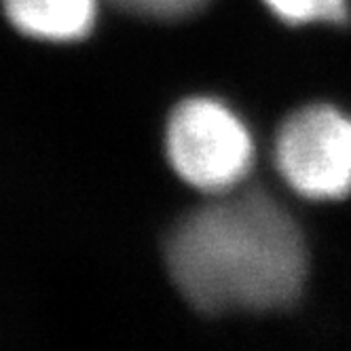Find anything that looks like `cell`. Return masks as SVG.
Here are the masks:
<instances>
[{
	"mask_svg": "<svg viewBox=\"0 0 351 351\" xmlns=\"http://www.w3.org/2000/svg\"><path fill=\"white\" fill-rule=\"evenodd\" d=\"M165 261L176 288L206 313L288 307L307 278L303 233L261 191L218 199L182 218Z\"/></svg>",
	"mask_w": 351,
	"mask_h": 351,
	"instance_id": "cell-1",
	"label": "cell"
},
{
	"mask_svg": "<svg viewBox=\"0 0 351 351\" xmlns=\"http://www.w3.org/2000/svg\"><path fill=\"white\" fill-rule=\"evenodd\" d=\"M3 9L21 34L47 43H74L93 30L97 0H3Z\"/></svg>",
	"mask_w": 351,
	"mask_h": 351,
	"instance_id": "cell-4",
	"label": "cell"
},
{
	"mask_svg": "<svg viewBox=\"0 0 351 351\" xmlns=\"http://www.w3.org/2000/svg\"><path fill=\"white\" fill-rule=\"evenodd\" d=\"M165 146L176 173L204 193L235 189L254 161V142L243 121L212 97H189L173 108Z\"/></svg>",
	"mask_w": 351,
	"mask_h": 351,
	"instance_id": "cell-2",
	"label": "cell"
},
{
	"mask_svg": "<svg viewBox=\"0 0 351 351\" xmlns=\"http://www.w3.org/2000/svg\"><path fill=\"white\" fill-rule=\"evenodd\" d=\"M123 11L153 17V19H180L202 9L208 0H110Z\"/></svg>",
	"mask_w": 351,
	"mask_h": 351,
	"instance_id": "cell-6",
	"label": "cell"
},
{
	"mask_svg": "<svg viewBox=\"0 0 351 351\" xmlns=\"http://www.w3.org/2000/svg\"><path fill=\"white\" fill-rule=\"evenodd\" d=\"M275 161L284 180L309 199L351 193V119L332 106L294 112L278 134Z\"/></svg>",
	"mask_w": 351,
	"mask_h": 351,
	"instance_id": "cell-3",
	"label": "cell"
},
{
	"mask_svg": "<svg viewBox=\"0 0 351 351\" xmlns=\"http://www.w3.org/2000/svg\"><path fill=\"white\" fill-rule=\"evenodd\" d=\"M267 7L294 26L305 23H345L349 19L347 0H265Z\"/></svg>",
	"mask_w": 351,
	"mask_h": 351,
	"instance_id": "cell-5",
	"label": "cell"
}]
</instances>
